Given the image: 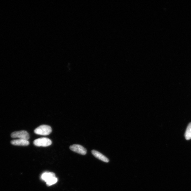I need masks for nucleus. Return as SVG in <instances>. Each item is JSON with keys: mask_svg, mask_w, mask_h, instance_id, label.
<instances>
[{"mask_svg": "<svg viewBox=\"0 0 191 191\" xmlns=\"http://www.w3.org/2000/svg\"><path fill=\"white\" fill-rule=\"evenodd\" d=\"M185 137L186 140L191 139V123L188 126L185 134Z\"/></svg>", "mask_w": 191, "mask_h": 191, "instance_id": "nucleus-8", "label": "nucleus"}, {"mask_svg": "<svg viewBox=\"0 0 191 191\" xmlns=\"http://www.w3.org/2000/svg\"><path fill=\"white\" fill-rule=\"evenodd\" d=\"M52 129L50 127L47 125H42L34 130V133L38 135L47 136L50 134Z\"/></svg>", "mask_w": 191, "mask_h": 191, "instance_id": "nucleus-1", "label": "nucleus"}, {"mask_svg": "<svg viewBox=\"0 0 191 191\" xmlns=\"http://www.w3.org/2000/svg\"><path fill=\"white\" fill-rule=\"evenodd\" d=\"M71 151L82 155H85L87 153L86 149L81 145L73 144L70 147Z\"/></svg>", "mask_w": 191, "mask_h": 191, "instance_id": "nucleus-4", "label": "nucleus"}, {"mask_svg": "<svg viewBox=\"0 0 191 191\" xmlns=\"http://www.w3.org/2000/svg\"><path fill=\"white\" fill-rule=\"evenodd\" d=\"M11 143L12 144L16 145V146H27L30 144L29 141L26 140L20 139L13 140L11 142Z\"/></svg>", "mask_w": 191, "mask_h": 191, "instance_id": "nucleus-5", "label": "nucleus"}, {"mask_svg": "<svg viewBox=\"0 0 191 191\" xmlns=\"http://www.w3.org/2000/svg\"><path fill=\"white\" fill-rule=\"evenodd\" d=\"M92 153L94 157L104 162H109V160L108 158L105 155H104L102 154L99 152L97 151L94 150H92Z\"/></svg>", "mask_w": 191, "mask_h": 191, "instance_id": "nucleus-6", "label": "nucleus"}, {"mask_svg": "<svg viewBox=\"0 0 191 191\" xmlns=\"http://www.w3.org/2000/svg\"><path fill=\"white\" fill-rule=\"evenodd\" d=\"M57 181L58 179L56 177L52 178L46 182L47 185L48 186H50L56 184Z\"/></svg>", "mask_w": 191, "mask_h": 191, "instance_id": "nucleus-9", "label": "nucleus"}, {"mask_svg": "<svg viewBox=\"0 0 191 191\" xmlns=\"http://www.w3.org/2000/svg\"><path fill=\"white\" fill-rule=\"evenodd\" d=\"M11 136V137L12 138H19L20 139L27 140H29L30 138L29 133L24 130L12 132Z\"/></svg>", "mask_w": 191, "mask_h": 191, "instance_id": "nucleus-3", "label": "nucleus"}, {"mask_svg": "<svg viewBox=\"0 0 191 191\" xmlns=\"http://www.w3.org/2000/svg\"><path fill=\"white\" fill-rule=\"evenodd\" d=\"M55 174L53 172H44L41 175V179L45 182H47L52 178L55 177Z\"/></svg>", "mask_w": 191, "mask_h": 191, "instance_id": "nucleus-7", "label": "nucleus"}, {"mask_svg": "<svg viewBox=\"0 0 191 191\" xmlns=\"http://www.w3.org/2000/svg\"><path fill=\"white\" fill-rule=\"evenodd\" d=\"M33 143L34 145L37 147H47L51 144L52 141L48 138L43 137L35 140Z\"/></svg>", "mask_w": 191, "mask_h": 191, "instance_id": "nucleus-2", "label": "nucleus"}]
</instances>
